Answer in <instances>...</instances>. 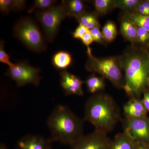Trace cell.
<instances>
[{"label":"cell","mask_w":149,"mask_h":149,"mask_svg":"<svg viewBox=\"0 0 149 149\" xmlns=\"http://www.w3.org/2000/svg\"><path fill=\"white\" fill-rule=\"evenodd\" d=\"M148 88L149 90V76L148 77Z\"/></svg>","instance_id":"e575fe53"},{"label":"cell","mask_w":149,"mask_h":149,"mask_svg":"<svg viewBox=\"0 0 149 149\" xmlns=\"http://www.w3.org/2000/svg\"><path fill=\"white\" fill-rule=\"evenodd\" d=\"M120 120V109L110 95L96 93L86 102L84 120L91 123L95 131L107 134Z\"/></svg>","instance_id":"7a4b0ae2"},{"label":"cell","mask_w":149,"mask_h":149,"mask_svg":"<svg viewBox=\"0 0 149 149\" xmlns=\"http://www.w3.org/2000/svg\"><path fill=\"white\" fill-rule=\"evenodd\" d=\"M35 17L42 26L45 38L49 42H53L62 21L68 16V11L64 1L58 6L43 11L37 10Z\"/></svg>","instance_id":"8992f818"},{"label":"cell","mask_w":149,"mask_h":149,"mask_svg":"<svg viewBox=\"0 0 149 149\" xmlns=\"http://www.w3.org/2000/svg\"><path fill=\"white\" fill-rule=\"evenodd\" d=\"M100 27H95L90 30L94 41L99 44H104L105 41L104 40L102 32L100 31Z\"/></svg>","instance_id":"4316f807"},{"label":"cell","mask_w":149,"mask_h":149,"mask_svg":"<svg viewBox=\"0 0 149 149\" xmlns=\"http://www.w3.org/2000/svg\"><path fill=\"white\" fill-rule=\"evenodd\" d=\"M123 133L135 143H149V118H129L123 120Z\"/></svg>","instance_id":"ba28073f"},{"label":"cell","mask_w":149,"mask_h":149,"mask_svg":"<svg viewBox=\"0 0 149 149\" xmlns=\"http://www.w3.org/2000/svg\"><path fill=\"white\" fill-rule=\"evenodd\" d=\"M97 14V13H95L86 11L75 18L79 24H81L89 30H91L95 27L100 28Z\"/></svg>","instance_id":"2e32d148"},{"label":"cell","mask_w":149,"mask_h":149,"mask_svg":"<svg viewBox=\"0 0 149 149\" xmlns=\"http://www.w3.org/2000/svg\"><path fill=\"white\" fill-rule=\"evenodd\" d=\"M60 76L61 85L66 95H83V85L85 81L65 70L61 72Z\"/></svg>","instance_id":"30bf717a"},{"label":"cell","mask_w":149,"mask_h":149,"mask_svg":"<svg viewBox=\"0 0 149 149\" xmlns=\"http://www.w3.org/2000/svg\"><path fill=\"white\" fill-rule=\"evenodd\" d=\"M120 32L125 40L136 45L137 29L135 24L130 21L120 17Z\"/></svg>","instance_id":"4fadbf2b"},{"label":"cell","mask_w":149,"mask_h":149,"mask_svg":"<svg viewBox=\"0 0 149 149\" xmlns=\"http://www.w3.org/2000/svg\"><path fill=\"white\" fill-rule=\"evenodd\" d=\"M142 0H115L116 8L123 12H135Z\"/></svg>","instance_id":"44dd1931"},{"label":"cell","mask_w":149,"mask_h":149,"mask_svg":"<svg viewBox=\"0 0 149 149\" xmlns=\"http://www.w3.org/2000/svg\"><path fill=\"white\" fill-rule=\"evenodd\" d=\"M15 37L31 50L41 52L47 49L43 37L36 22L27 17H22L13 28Z\"/></svg>","instance_id":"5b68a950"},{"label":"cell","mask_w":149,"mask_h":149,"mask_svg":"<svg viewBox=\"0 0 149 149\" xmlns=\"http://www.w3.org/2000/svg\"><path fill=\"white\" fill-rule=\"evenodd\" d=\"M135 149H149V143H135Z\"/></svg>","instance_id":"1f68e13d"},{"label":"cell","mask_w":149,"mask_h":149,"mask_svg":"<svg viewBox=\"0 0 149 149\" xmlns=\"http://www.w3.org/2000/svg\"><path fill=\"white\" fill-rule=\"evenodd\" d=\"M119 61L124 72L123 89L130 98H138L148 89L149 56L143 48L132 45L125 49Z\"/></svg>","instance_id":"6da1fadb"},{"label":"cell","mask_w":149,"mask_h":149,"mask_svg":"<svg viewBox=\"0 0 149 149\" xmlns=\"http://www.w3.org/2000/svg\"><path fill=\"white\" fill-rule=\"evenodd\" d=\"M87 89L89 93L96 94L98 92L104 90L105 83L104 78L97 76L93 74L88 77L85 81Z\"/></svg>","instance_id":"ac0fdd59"},{"label":"cell","mask_w":149,"mask_h":149,"mask_svg":"<svg viewBox=\"0 0 149 149\" xmlns=\"http://www.w3.org/2000/svg\"><path fill=\"white\" fill-rule=\"evenodd\" d=\"M136 27L137 29L136 44L143 48L149 42V32L137 25Z\"/></svg>","instance_id":"cb8c5ba5"},{"label":"cell","mask_w":149,"mask_h":149,"mask_svg":"<svg viewBox=\"0 0 149 149\" xmlns=\"http://www.w3.org/2000/svg\"><path fill=\"white\" fill-rule=\"evenodd\" d=\"M135 143L125 133L117 134L111 141L109 149H135Z\"/></svg>","instance_id":"5bb4252c"},{"label":"cell","mask_w":149,"mask_h":149,"mask_svg":"<svg viewBox=\"0 0 149 149\" xmlns=\"http://www.w3.org/2000/svg\"><path fill=\"white\" fill-rule=\"evenodd\" d=\"M125 118H138L147 117V112L142 100L138 98H130L123 107Z\"/></svg>","instance_id":"7c38bea8"},{"label":"cell","mask_w":149,"mask_h":149,"mask_svg":"<svg viewBox=\"0 0 149 149\" xmlns=\"http://www.w3.org/2000/svg\"><path fill=\"white\" fill-rule=\"evenodd\" d=\"M56 1L54 0H36L34 4L28 10L29 13H32L35 10L43 11L54 6Z\"/></svg>","instance_id":"603a6c76"},{"label":"cell","mask_w":149,"mask_h":149,"mask_svg":"<svg viewBox=\"0 0 149 149\" xmlns=\"http://www.w3.org/2000/svg\"><path fill=\"white\" fill-rule=\"evenodd\" d=\"M0 149H8L7 148L6 146V145L3 143L1 144V145H0Z\"/></svg>","instance_id":"836d02e7"},{"label":"cell","mask_w":149,"mask_h":149,"mask_svg":"<svg viewBox=\"0 0 149 149\" xmlns=\"http://www.w3.org/2000/svg\"><path fill=\"white\" fill-rule=\"evenodd\" d=\"M115 0H95L94 5L96 12L98 14L104 15L116 8Z\"/></svg>","instance_id":"ffe728a7"},{"label":"cell","mask_w":149,"mask_h":149,"mask_svg":"<svg viewBox=\"0 0 149 149\" xmlns=\"http://www.w3.org/2000/svg\"><path fill=\"white\" fill-rule=\"evenodd\" d=\"M81 40L83 44L87 47V53L88 56L92 55V50L90 48V45L94 42V40L90 30L83 36Z\"/></svg>","instance_id":"484cf974"},{"label":"cell","mask_w":149,"mask_h":149,"mask_svg":"<svg viewBox=\"0 0 149 149\" xmlns=\"http://www.w3.org/2000/svg\"><path fill=\"white\" fill-rule=\"evenodd\" d=\"M68 11V16L77 17L85 11L84 3L80 0H70L64 1Z\"/></svg>","instance_id":"d6986e66"},{"label":"cell","mask_w":149,"mask_h":149,"mask_svg":"<svg viewBox=\"0 0 149 149\" xmlns=\"http://www.w3.org/2000/svg\"><path fill=\"white\" fill-rule=\"evenodd\" d=\"M120 17L149 32V16L142 15L135 12H123Z\"/></svg>","instance_id":"9a60e30c"},{"label":"cell","mask_w":149,"mask_h":149,"mask_svg":"<svg viewBox=\"0 0 149 149\" xmlns=\"http://www.w3.org/2000/svg\"><path fill=\"white\" fill-rule=\"evenodd\" d=\"M52 141L72 146L83 134V120L77 117L68 107L57 106L47 120Z\"/></svg>","instance_id":"3957f363"},{"label":"cell","mask_w":149,"mask_h":149,"mask_svg":"<svg viewBox=\"0 0 149 149\" xmlns=\"http://www.w3.org/2000/svg\"><path fill=\"white\" fill-rule=\"evenodd\" d=\"M26 6V1L23 0H11V10L19 11L23 10Z\"/></svg>","instance_id":"83f0119b"},{"label":"cell","mask_w":149,"mask_h":149,"mask_svg":"<svg viewBox=\"0 0 149 149\" xmlns=\"http://www.w3.org/2000/svg\"><path fill=\"white\" fill-rule=\"evenodd\" d=\"M110 139L107 134L95 130L83 135L71 146V149H109Z\"/></svg>","instance_id":"9c48e42d"},{"label":"cell","mask_w":149,"mask_h":149,"mask_svg":"<svg viewBox=\"0 0 149 149\" xmlns=\"http://www.w3.org/2000/svg\"><path fill=\"white\" fill-rule=\"evenodd\" d=\"M4 42L1 41L0 43V62L8 65L9 67L13 66L15 64L11 62L8 55L4 50Z\"/></svg>","instance_id":"d4e9b609"},{"label":"cell","mask_w":149,"mask_h":149,"mask_svg":"<svg viewBox=\"0 0 149 149\" xmlns=\"http://www.w3.org/2000/svg\"><path fill=\"white\" fill-rule=\"evenodd\" d=\"M143 48L149 56V42Z\"/></svg>","instance_id":"d6a6232c"},{"label":"cell","mask_w":149,"mask_h":149,"mask_svg":"<svg viewBox=\"0 0 149 149\" xmlns=\"http://www.w3.org/2000/svg\"><path fill=\"white\" fill-rule=\"evenodd\" d=\"M11 0H1L0 10L4 14H8L11 10L10 3Z\"/></svg>","instance_id":"f546056e"},{"label":"cell","mask_w":149,"mask_h":149,"mask_svg":"<svg viewBox=\"0 0 149 149\" xmlns=\"http://www.w3.org/2000/svg\"><path fill=\"white\" fill-rule=\"evenodd\" d=\"M85 63V68L89 72L100 74L109 80L116 88L123 89L124 74L119 61V56L97 58L93 54Z\"/></svg>","instance_id":"277c9868"},{"label":"cell","mask_w":149,"mask_h":149,"mask_svg":"<svg viewBox=\"0 0 149 149\" xmlns=\"http://www.w3.org/2000/svg\"><path fill=\"white\" fill-rule=\"evenodd\" d=\"M142 102L148 112H149V90L147 89L143 93Z\"/></svg>","instance_id":"4dcf8cb0"},{"label":"cell","mask_w":149,"mask_h":149,"mask_svg":"<svg viewBox=\"0 0 149 149\" xmlns=\"http://www.w3.org/2000/svg\"><path fill=\"white\" fill-rule=\"evenodd\" d=\"M102 33L105 42H112L114 40L117 35L116 25L113 21L107 22L103 27Z\"/></svg>","instance_id":"7402d4cb"},{"label":"cell","mask_w":149,"mask_h":149,"mask_svg":"<svg viewBox=\"0 0 149 149\" xmlns=\"http://www.w3.org/2000/svg\"><path fill=\"white\" fill-rule=\"evenodd\" d=\"M40 72V68L31 66L26 62L19 61L9 67L6 74L15 81L18 87L28 84L38 86L42 79Z\"/></svg>","instance_id":"52a82bcc"},{"label":"cell","mask_w":149,"mask_h":149,"mask_svg":"<svg viewBox=\"0 0 149 149\" xmlns=\"http://www.w3.org/2000/svg\"><path fill=\"white\" fill-rule=\"evenodd\" d=\"M72 62V56L66 51H58L53 57V64L55 67L58 69L65 70Z\"/></svg>","instance_id":"e0dca14e"},{"label":"cell","mask_w":149,"mask_h":149,"mask_svg":"<svg viewBox=\"0 0 149 149\" xmlns=\"http://www.w3.org/2000/svg\"><path fill=\"white\" fill-rule=\"evenodd\" d=\"M89 29L86 27L81 24H79V26L77 27L74 32H72L73 37L75 39H80L83 37V36L89 31Z\"/></svg>","instance_id":"f1b7e54d"},{"label":"cell","mask_w":149,"mask_h":149,"mask_svg":"<svg viewBox=\"0 0 149 149\" xmlns=\"http://www.w3.org/2000/svg\"><path fill=\"white\" fill-rule=\"evenodd\" d=\"M52 141L38 135H27L18 141L17 149H52Z\"/></svg>","instance_id":"8fae6325"}]
</instances>
